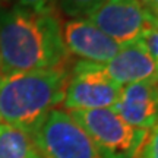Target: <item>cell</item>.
Returning a JSON list of instances; mask_svg holds the SVG:
<instances>
[{
    "label": "cell",
    "mask_w": 158,
    "mask_h": 158,
    "mask_svg": "<svg viewBox=\"0 0 158 158\" xmlns=\"http://www.w3.org/2000/svg\"><path fill=\"white\" fill-rule=\"evenodd\" d=\"M157 69H158V63H157ZM157 81H158V75H157Z\"/></svg>",
    "instance_id": "cell-16"
},
{
    "label": "cell",
    "mask_w": 158,
    "mask_h": 158,
    "mask_svg": "<svg viewBox=\"0 0 158 158\" xmlns=\"http://www.w3.org/2000/svg\"><path fill=\"white\" fill-rule=\"evenodd\" d=\"M68 54L85 62L106 63L117 54L122 45L107 37L86 18H72L62 25Z\"/></svg>",
    "instance_id": "cell-7"
},
{
    "label": "cell",
    "mask_w": 158,
    "mask_h": 158,
    "mask_svg": "<svg viewBox=\"0 0 158 158\" xmlns=\"http://www.w3.org/2000/svg\"><path fill=\"white\" fill-rule=\"evenodd\" d=\"M2 2H7V0H0V3H2Z\"/></svg>",
    "instance_id": "cell-17"
},
{
    "label": "cell",
    "mask_w": 158,
    "mask_h": 158,
    "mask_svg": "<svg viewBox=\"0 0 158 158\" xmlns=\"http://www.w3.org/2000/svg\"><path fill=\"white\" fill-rule=\"evenodd\" d=\"M108 158H133L147 130L136 129L113 108L68 111Z\"/></svg>",
    "instance_id": "cell-4"
},
{
    "label": "cell",
    "mask_w": 158,
    "mask_h": 158,
    "mask_svg": "<svg viewBox=\"0 0 158 158\" xmlns=\"http://www.w3.org/2000/svg\"><path fill=\"white\" fill-rule=\"evenodd\" d=\"M130 126L149 130L158 122V81L148 79L120 88L117 102L111 107Z\"/></svg>",
    "instance_id": "cell-8"
},
{
    "label": "cell",
    "mask_w": 158,
    "mask_h": 158,
    "mask_svg": "<svg viewBox=\"0 0 158 158\" xmlns=\"http://www.w3.org/2000/svg\"><path fill=\"white\" fill-rule=\"evenodd\" d=\"M19 6L35 12H44L54 9V0H18Z\"/></svg>",
    "instance_id": "cell-13"
},
{
    "label": "cell",
    "mask_w": 158,
    "mask_h": 158,
    "mask_svg": "<svg viewBox=\"0 0 158 158\" xmlns=\"http://www.w3.org/2000/svg\"><path fill=\"white\" fill-rule=\"evenodd\" d=\"M0 76H2V72H0Z\"/></svg>",
    "instance_id": "cell-18"
},
{
    "label": "cell",
    "mask_w": 158,
    "mask_h": 158,
    "mask_svg": "<svg viewBox=\"0 0 158 158\" xmlns=\"http://www.w3.org/2000/svg\"><path fill=\"white\" fill-rule=\"evenodd\" d=\"M151 10L154 13H158V0H151Z\"/></svg>",
    "instance_id": "cell-14"
},
{
    "label": "cell",
    "mask_w": 158,
    "mask_h": 158,
    "mask_svg": "<svg viewBox=\"0 0 158 158\" xmlns=\"http://www.w3.org/2000/svg\"><path fill=\"white\" fill-rule=\"evenodd\" d=\"M104 75L118 86L155 79L158 75L157 63L139 41L123 45L117 54L106 63H98Z\"/></svg>",
    "instance_id": "cell-9"
},
{
    "label": "cell",
    "mask_w": 158,
    "mask_h": 158,
    "mask_svg": "<svg viewBox=\"0 0 158 158\" xmlns=\"http://www.w3.org/2000/svg\"><path fill=\"white\" fill-rule=\"evenodd\" d=\"M86 19L122 47L139 41L157 23V15L139 0H104Z\"/></svg>",
    "instance_id": "cell-5"
},
{
    "label": "cell",
    "mask_w": 158,
    "mask_h": 158,
    "mask_svg": "<svg viewBox=\"0 0 158 158\" xmlns=\"http://www.w3.org/2000/svg\"><path fill=\"white\" fill-rule=\"evenodd\" d=\"M104 0H59V5L68 16L86 18L92 10H95Z\"/></svg>",
    "instance_id": "cell-11"
},
{
    "label": "cell",
    "mask_w": 158,
    "mask_h": 158,
    "mask_svg": "<svg viewBox=\"0 0 158 158\" xmlns=\"http://www.w3.org/2000/svg\"><path fill=\"white\" fill-rule=\"evenodd\" d=\"M120 88L100 69L98 63H75L69 73L63 106L66 111L110 108L117 102Z\"/></svg>",
    "instance_id": "cell-6"
},
{
    "label": "cell",
    "mask_w": 158,
    "mask_h": 158,
    "mask_svg": "<svg viewBox=\"0 0 158 158\" xmlns=\"http://www.w3.org/2000/svg\"><path fill=\"white\" fill-rule=\"evenodd\" d=\"M0 158H41L28 132L0 122Z\"/></svg>",
    "instance_id": "cell-10"
},
{
    "label": "cell",
    "mask_w": 158,
    "mask_h": 158,
    "mask_svg": "<svg viewBox=\"0 0 158 158\" xmlns=\"http://www.w3.org/2000/svg\"><path fill=\"white\" fill-rule=\"evenodd\" d=\"M133 158H158V122L154 124L136 149Z\"/></svg>",
    "instance_id": "cell-12"
},
{
    "label": "cell",
    "mask_w": 158,
    "mask_h": 158,
    "mask_svg": "<svg viewBox=\"0 0 158 158\" xmlns=\"http://www.w3.org/2000/svg\"><path fill=\"white\" fill-rule=\"evenodd\" d=\"M139 2H142L143 5H147L149 9H151V0H139Z\"/></svg>",
    "instance_id": "cell-15"
},
{
    "label": "cell",
    "mask_w": 158,
    "mask_h": 158,
    "mask_svg": "<svg viewBox=\"0 0 158 158\" xmlns=\"http://www.w3.org/2000/svg\"><path fill=\"white\" fill-rule=\"evenodd\" d=\"M29 135L41 158H108L66 110H51Z\"/></svg>",
    "instance_id": "cell-3"
},
{
    "label": "cell",
    "mask_w": 158,
    "mask_h": 158,
    "mask_svg": "<svg viewBox=\"0 0 158 158\" xmlns=\"http://www.w3.org/2000/svg\"><path fill=\"white\" fill-rule=\"evenodd\" d=\"M66 68L0 76V122L31 133L64 100Z\"/></svg>",
    "instance_id": "cell-2"
},
{
    "label": "cell",
    "mask_w": 158,
    "mask_h": 158,
    "mask_svg": "<svg viewBox=\"0 0 158 158\" xmlns=\"http://www.w3.org/2000/svg\"><path fill=\"white\" fill-rule=\"evenodd\" d=\"M68 56L54 9L35 12L18 5L0 13L2 75L64 68Z\"/></svg>",
    "instance_id": "cell-1"
}]
</instances>
